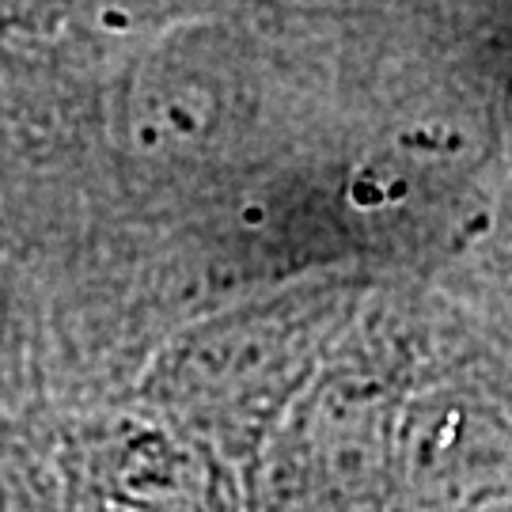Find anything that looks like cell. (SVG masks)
<instances>
[{"mask_svg":"<svg viewBox=\"0 0 512 512\" xmlns=\"http://www.w3.org/2000/svg\"><path fill=\"white\" fill-rule=\"evenodd\" d=\"M323 311L266 308L209 319L152 365L145 410L209 444L251 482L270 433L323 346Z\"/></svg>","mask_w":512,"mask_h":512,"instance_id":"obj_1","label":"cell"},{"mask_svg":"<svg viewBox=\"0 0 512 512\" xmlns=\"http://www.w3.org/2000/svg\"><path fill=\"white\" fill-rule=\"evenodd\" d=\"M88 501L122 512H251L247 482L209 444L160 414L110 418L65 440Z\"/></svg>","mask_w":512,"mask_h":512,"instance_id":"obj_2","label":"cell"},{"mask_svg":"<svg viewBox=\"0 0 512 512\" xmlns=\"http://www.w3.org/2000/svg\"><path fill=\"white\" fill-rule=\"evenodd\" d=\"M84 505L65 440L0 421V512H84Z\"/></svg>","mask_w":512,"mask_h":512,"instance_id":"obj_3","label":"cell"}]
</instances>
